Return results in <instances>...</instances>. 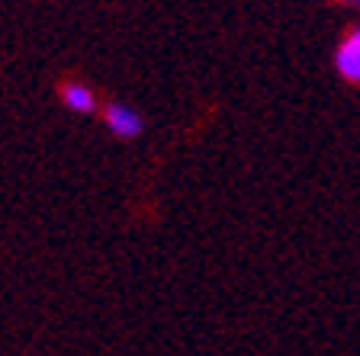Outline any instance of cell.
<instances>
[{
    "label": "cell",
    "instance_id": "cell-1",
    "mask_svg": "<svg viewBox=\"0 0 360 356\" xmlns=\"http://www.w3.org/2000/svg\"><path fill=\"white\" fill-rule=\"evenodd\" d=\"M100 122L116 141H139L145 135V128H148L145 116L126 100H103Z\"/></svg>",
    "mask_w": 360,
    "mask_h": 356
},
{
    "label": "cell",
    "instance_id": "cell-2",
    "mask_svg": "<svg viewBox=\"0 0 360 356\" xmlns=\"http://www.w3.org/2000/svg\"><path fill=\"white\" fill-rule=\"evenodd\" d=\"M58 100H61V106H65L68 112H75V116H94V112L103 110L97 90L75 74H68L58 81Z\"/></svg>",
    "mask_w": 360,
    "mask_h": 356
},
{
    "label": "cell",
    "instance_id": "cell-3",
    "mask_svg": "<svg viewBox=\"0 0 360 356\" xmlns=\"http://www.w3.org/2000/svg\"><path fill=\"white\" fill-rule=\"evenodd\" d=\"M335 71L341 81L357 84L360 87V22H354L335 45Z\"/></svg>",
    "mask_w": 360,
    "mask_h": 356
}]
</instances>
